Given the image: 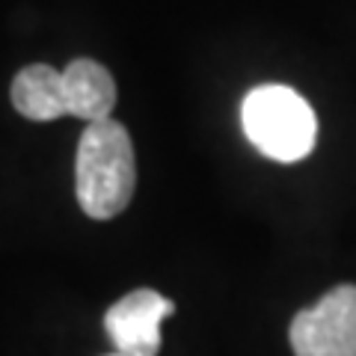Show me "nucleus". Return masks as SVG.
I'll return each instance as SVG.
<instances>
[{"mask_svg": "<svg viewBox=\"0 0 356 356\" xmlns=\"http://www.w3.org/2000/svg\"><path fill=\"white\" fill-rule=\"evenodd\" d=\"M110 356H119V353H110Z\"/></svg>", "mask_w": 356, "mask_h": 356, "instance_id": "nucleus-7", "label": "nucleus"}, {"mask_svg": "<svg viewBox=\"0 0 356 356\" xmlns=\"http://www.w3.org/2000/svg\"><path fill=\"white\" fill-rule=\"evenodd\" d=\"M65 116L83 119L86 125L110 119L116 107V81L102 63L72 60L63 69Z\"/></svg>", "mask_w": 356, "mask_h": 356, "instance_id": "nucleus-5", "label": "nucleus"}, {"mask_svg": "<svg viewBox=\"0 0 356 356\" xmlns=\"http://www.w3.org/2000/svg\"><path fill=\"white\" fill-rule=\"evenodd\" d=\"M13 107L30 122H51L65 116V92H63V72L44 63H33L21 69L13 81Z\"/></svg>", "mask_w": 356, "mask_h": 356, "instance_id": "nucleus-6", "label": "nucleus"}, {"mask_svg": "<svg viewBox=\"0 0 356 356\" xmlns=\"http://www.w3.org/2000/svg\"><path fill=\"white\" fill-rule=\"evenodd\" d=\"M175 312V303L152 288H137L113 303L104 315L107 336L119 356H158L161 324Z\"/></svg>", "mask_w": 356, "mask_h": 356, "instance_id": "nucleus-4", "label": "nucleus"}, {"mask_svg": "<svg viewBox=\"0 0 356 356\" xmlns=\"http://www.w3.org/2000/svg\"><path fill=\"white\" fill-rule=\"evenodd\" d=\"M288 339L294 356H356V285H336L297 312Z\"/></svg>", "mask_w": 356, "mask_h": 356, "instance_id": "nucleus-3", "label": "nucleus"}, {"mask_svg": "<svg viewBox=\"0 0 356 356\" xmlns=\"http://www.w3.org/2000/svg\"><path fill=\"white\" fill-rule=\"evenodd\" d=\"M134 184H137V166L125 125L116 119L86 125L74 158V193L86 217H119L134 199Z\"/></svg>", "mask_w": 356, "mask_h": 356, "instance_id": "nucleus-1", "label": "nucleus"}, {"mask_svg": "<svg viewBox=\"0 0 356 356\" xmlns=\"http://www.w3.org/2000/svg\"><path fill=\"white\" fill-rule=\"evenodd\" d=\"M241 125L252 146L276 163L303 161L318 140L312 104L291 86L280 83H264L247 92L241 104Z\"/></svg>", "mask_w": 356, "mask_h": 356, "instance_id": "nucleus-2", "label": "nucleus"}]
</instances>
